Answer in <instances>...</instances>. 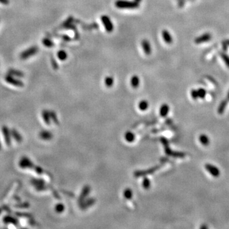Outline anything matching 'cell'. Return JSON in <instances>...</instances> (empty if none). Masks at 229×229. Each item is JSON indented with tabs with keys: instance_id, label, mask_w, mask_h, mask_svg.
<instances>
[{
	"instance_id": "obj_16",
	"label": "cell",
	"mask_w": 229,
	"mask_h": 229,
	"mask_svg": "<svg viewBox=\"0 0 229 229\" xmlns=\"http://www.w3.org/2000/svg\"><path fill=\"white\" fill-rule=\"evenodd\" d=\"M43 43L47 47H52L54 45V43L49 38H44L43 40Z\"/></svg>"
},
{
	"instance_id": "obj_22",
	"label": "cell",
	"mask_w": 229,
	"mask_h": 229,
	"mask_svg": "<svg viewBox=\"0 0 229 229\" xmlns=\"http://www.w3.org/2000/svg\"><path fill=\"white\" fill-rule=\"evenodd\" d=\"M221 57H222L223 59L224 60L225 64H226L227 65L228 67L229 68V57L227 56V55H225V54H221Z\"/></svg>"
},
{
	"instance_id": "obj_1",
	"label": "cell",
	"mask_w": 229,
	"mask_h": 229,
	"mask_svg": "<svg viewBox=\"0 0 229 229\" xmlns=\"http://www.w3.org/2000/svg\"><path fill=\"white\" fill-rule=\"evenodd\" d=\"M114 5L120 9H136L139 7L138 2L127 0H117L114 3Z\"/></svg>"
},
{
	"instance_id": "obj_3",
	"label": "cell",
	"mask_w": 229,
	"mask_h": 229,
	"mask_svg": "<svg viewBox=\"0 0 229 229\" xmlns=\"http://www.w3.org/2000/svg\"><path fill=\"white\" fill-rule=\"evenodd\" d=\"M101 22L102 23L104 27L106 29V32L108 33H112L113 31L114 25L112 23V21L111 20L110 18L108 16H102L101 17Z\"/></svg>"
},
{
	"instance_id": "obj_18",
	"label": "cell",
	"mask_w": 229,
	"mask_h": 229,
	"mask_svg": "<svg viewBox=\"0 0 229 229\" xmlns=\"http://www.w3.org/2000/svg\"><path fill=\"white\" fill-rule=\"evenodd\" d=\"M200 141L202 145H207L209 143V139L207 137L206 135H201L200 136Z\"/></svg>"
},
{
	"instance_id": "obj_19",
	"label": "cell",
	"mask_w": 229,
	"mask_h": 229,
	"mask_svg": "<svg viewBox=\"0 0 229 229\" xmlns=\"http://www.w3.org/2000/svg\"><path fill=\"white\" fill-rule=\"evenodd\" d=\"M227 105V102L226 101H223L221 103L220 107L218 108V113L220 114H222L223 113V111L225 110V107H226Z\"/></svg>"
},
{
	"instance_id": "obj_24",
	"label": "cell",
	"mask_w": 229,
	"mask_h": 229,
	"mask_svg": "<svg viewBox=\"0 0 229 229\" xmlns=\"http://www.w3.org/2000/svg\"><path fill=\"white\" fill-rule=\"evenodd\" d=\"M52 64L53 68L54 69H58V64L54 59H52Z\"/></svg>"
},
{
	"instance_id": "obj_10",
	"label": "cell",
	"mask_w": 229,
	"mask_h": 229,
	"mask_svg": "<svg viewBox=\"0 0 229 229\" xmlns=\"http://www.w3.org/2000/svg\"><path fill=\"white\" fill-rule=\"evenodd\" d=\"M169 112V106L167 104L162 105L160 108V114L162 117H165L168 115Z\"/></svg>"
},
{
	"instance_id": "obj_13",
	"label": "cell",
	"mask_w": 229,
	"mask_h": 229,
	"mask_svg": "<svg viewBox=\"0 0 229 229\" xmlns=\"http://www.w3.org/2000/svg\"><path fill=\"white\" fill-rule=\"evenodd\" d=\"M105 86L108 87V88H110L112 87L113 86V83H114V79L112 76H106L105 79Z\"/></svg>"
},
{
	"instance_id": "obj_26",
	"label": "cell",
	"mask_w": 229,
	"mask_h": 229,
	"mask_svg": "<svg viewBox=\"0 0 229 229\" xmlns=\"http://www.w3.org/2000/svg\"><path fill=\"white\" fill-rule=\"evenodd\" d=\"M184 0H180V2H179L180 6H183L184 5Z\"/></svg>"
},
{
	"instance_id": "obj_8",
	"label": "cell",
	"mask_w": 229,
	"mask_h": 229,
	"mask_svg": "<svg viewBox=\"0 0 229 229\" xmlns=\"http://www.w3.org/2000/svg\"><path fill=\"white\" fill-rule=\"evenodd\" d=\"M211 35L208 34V33H207V34L203 35L201 36L198 37V38H197L195 40V42L196 43H197V44L198 43H203V42H206L209 41V40L211 39Z\"/></svg>"
},
{
	"instance_id": "obj_9",
	"label": "cell",
	"mask_w": 229,
	"mask_h": 229,
	"mask_svg": "<svg viewBox=\"0 0 229 229\" xmlns=\"http://www.w3.org/2000/svg\"><path fill=\"white\" fill-rule=\"evenodd\" d=\"M140 83V80L138 76L134 75L131 77V85L132 88H137Z\"/></svg>"
},
{
	"instance_id": "obj_23",
	"label": "cell",
	"mask_w": 229,
	"mask_h": 229,
	"mask_svg": "<svg viewBox=\"0 0 229 229\" xmlns=\"http://www.w3.org/2000/svg\"><path fill=\"white\" fill-rule=\"evenodd\" d=\"M191 95L193 99H196L199 96H198V93H197V90H192L191 92Z\"/></svg>"
},
{
	"instance_id": "obj_12",
	"label": "cell",
	"mask_w": 229,
	"mask_h": 229,
	"mask_svg": "<svg viewBox=\"0 0 229 229\" xmlns=\"http://www.w3.org/2000/svg\"><path fill=\"white\" fill-rule=\"evenodd\" d=\"M148 106H149L148 102L146 100H142L140 101L138 104V108L141 111H146L148 108Z\"/></svg>"
},
{
	"instance_id": "obj_25",
	"label": "cell",
	"mask_w": 229,
	"mask_h": 229,
	"mask_svg": "<svg viewBox=\"0 0 229 229\" xmlns=\"http://www.w3.org/2000/svg\"><path fill=\"white\" fill-rule=\"evenodd\" d=\"M0 3L3 5H7L9 3L8 0H0Z\"/></svg>"
},
{
	"instance_id": "obj_21",
	"label": "cell",
	"mask_w": 229,
	"mask_h": 229,
	"mask_svg": "<svg viewBox=\"0 0 229 229\" xmlns=\"http://www.w3.org/2000/svg\"><path fill=\"white\" fill-rule=\"evenodd\" d=\"M143 187L146 188V189H147V188H148L150 186V180L148 179L147 178H145V180H143Z\"/></svg>"
},
{
	"instance_id": "obj_5",
	"label": "cell",
	"mask_w": 229,
	"mask_h": 229,
	"mask_svg": "<svg viewBox=\"0 0 229 229\" xmlns=\"http://www.w3.org/2000/svg\"><path fill=\"white\" fill-rule=\"evenodd\" d=\"M162 36L164 42L166 43L171 44L172 42V38L171 35L170 34V33L168 30H166V29H164V30L162 31Z\"/></svg>"
},
{
	"instance_id": "obj_27",
	"label": "cell",
	"mask_w": 229,
	"mask_h": 229,
	"mask_svg": "<svg viewBox=\"0 0 229 229\" xmlns=\"http://www.w3.org/2000/svg\"><path fill=\"white\" fill-rule=\"evenodd\" d=\"M226 43L227 44V45H229V40H228V41L226 42Z\"/></svg>"
},
{
	"instance_id": "obj_14",
	"label": "cell",
	"mask_w": 229,
	"mask_h": 229,
	"mask_svg": "<svg viewBox=\"0 0 229 229\" xmlns=\"http://www.w3.org/2000/svg\"><path fill=\"white\" fill-rule=\"evenodd\" d=\"M57 57L61 61H65L68 58V54L64 50H60L57 53Z\"/></svg>"
},
{
	"instance_id": "obj_7",
	"label": "cell",
	"mask_w": 229,
	"mask_h": 229,
	"mask_svg": "<svg viewBox=\"0 0 229 229\" xmlns=\"http://www.w3.org/2000/svg\"><path fill=\"white\" fill-rule=\"evenodd\" d=\"M6 80L7 81V82H8L11 84H13L14 86H23V83L21 82V81L18 80L16 78H14L12 77V75H8L6 77Z\"/></svg>"
},
{
	"instance_id": "obj_2",
	"label": "cell",
	"mask_w": 229,
	"mask_h": 229,
	"mask_svg": "<svg viewBox=\"0 0 229 229\" xmlns=\"http://www.w3.org/2000/svg\"><path fill=\"white\" fill-rule=\"evenodd\" d=\"M38 52V48L35 46L31 47L29 48L27 50L23 52L20 55V57L22 59H27L30 57H32L33 55H35Z\"/></svg>"
},
{
	"instance_id": "obj_11",
	"label": "cell",
	"mask_w": 229,
	"mask_h": 229,
	"mask_svg": "<svg viewBox=\"0 0 229 229\" xmlns=\"http://www.w3.org/2000/svg\"><path fill=\"white\" fill-rule=\"evenodd\" d=\"M124 138H125V141H127L128 143H132L135 140L136 136H135V134L133 132H132L131 131H127L125 134Z\"/></svg>"
},
{
	"instance_id": "obj_20",
	"label": "cell",
	"mask_w": 229,
	"mask_h": 229,
	"mask_svg": "<svg viewBox=\"0 0 229 229\" xmlns=\"http://www.w3.org/2000/svg\"><path fill=\"white\" fill-rule=\"evenodd\" d=\"M197 93H198V96L201 98H204L205 95H206V90L202 89V88H200L197 90Z\"/></svg>"
},
{
	"instance_id": "obj_4",
	"label": "cell",
	"mask_w": 229,
	"mask_h": 229,
	"mask_svg": "<svg viewBox=\"0 0 229 229\" xmlns=\"http://www.w3.org/2000/svg\"><path fill=\"white\" fill-rule=\"evenodd\" d=\"M141 47L144 52L146 55H150L151 53V48L149 41L146 39H144L141 42Z\"/></svg>"
},
{
	"instance_id": "obj_6",
	"label": "cell",
	"mask_w": 229,
	"mask_h": 229,
	"mask_svg": "<svg viewBox=\"0 0 229 229\" xmlns=\"http://www.w3.org/2000/svg\"><path fill=\"white\" fill-rule=\"evenodd\" d=\"M206 169L214 176H218L220 175V171L215 166H213L210 164H207L206 165Z\"/></svg>"
},
{
	"instance_id": "obj_17",
	"label": "cell",
	"mask_w": 229,
	"mask_h": 229,
	"mask_svg": "<svg viewBox=\"0 0 229 229\" xmlns=\"http://www.w3.org/2000/svg\"><path fill=\"white\" fill-rule=\"evenodd\" d=\"M10 75H16L17 76H23V73L20 71L15 69H10L9 71Z\"/></svg>"
},
{
	"instance_id": "obj_28",
	"label": "cell",
	"mask_w": 229,
	"mask_h": 229,
	"mask_svg": "<svg viewBox=\"0 0 229 229\" xmlns=\"http://www.w3.org/2000/svg\"><path fill=\"white\" fill-rule=\"evenodd\" d=\"M228 99H229V93H228Z\"/></svg>"
},
{
	"instance_id": "obj_15",
	"label": "cell",
	"mask_w": 229,
	"mask_h": 229,
	"mask_svg": "<svg viewBox=\"0 0 229 229\" xmlns=\"http://www.w3.org/2000/svg\"><path fill=\"white\" fill-rule=\"evenodd\" d=\"M133 195L132 191L130 189V188H126L124 192V196L127 199H130Z\"/></svg>"
}]
</instances>
